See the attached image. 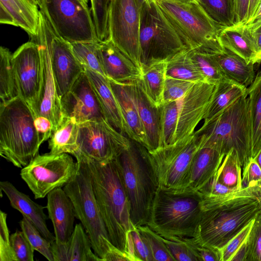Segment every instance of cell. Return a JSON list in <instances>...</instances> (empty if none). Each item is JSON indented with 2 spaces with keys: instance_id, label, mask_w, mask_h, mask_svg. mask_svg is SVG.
Returning a JSON list of instances; mask_svg holds the SVG:
<instances>
[{
  "instance_id": "obj_63",
  "label": "cell",
  "mask_w": 261,
  "mask_h": 261,
  "mask_svg": "<svg viewBox=\"0 0 261 261\" xmlns=\"http://www.w3.org/2000/svg\"><path fill=\"white\" fill-rule=\"evenodd\" d=\"M84 4L88 6V3L89 0H81Z\"/></svg>"
},
{
  "instance_id": "obj_53",
  "label": "cell",
  "mask_w": 261,
  "mask_h": 261,
  "mask_svg": "<svg viewBox=\"0 0 261 261\" xmlns=\"http://www.w3.org/2000/svg\"><path fill=\"white\" fill-rule=\"evenodd\" d=\"M195 252L200 261H221V250L204 247L195 243L192 238H184Z\"/></svg>"
},
{
  "instance_id": "obj_44",
  "label": "cell",
  "mask_w": 261,
  "mask_h": 261,
  "mask_svg": "<svg viewBox=\"0 0 261 261\" xmlns=\"http://www.w3.org/2000/svg\"><path fill=\"white\" fill-rule=\"evenodd\" d=\"M136 227L147 240L154 261L175 260L163 242L161 236L152 230L147 225L138 226Z\"/></svg>"
},
{
  "instance_id": "obj_2",
  "label": "cell",
  "mask_w": 261,
  "mask_h": 261,
  "mask_svg": "<svg viewBox=\"0 0 261 261\" xmlns=\"http://www.w3.org/2000/svg\"><path fill=\"white\" fill-rule=\"evenodd\" d=\"M87 163L95 199L112 243L125 252L130 261H138L131 231L128 198L121 174L114 160L101 163L80 156Z\"/></svg>"
},
{
  "instance_id": "obj_11",
  "label": "cell",
  "mask_w": 261,
  "mask_h": 261,
  "mask_svg": "<svg viewBox=\"0 0 261 261\" xmlns=\"http://www.w3.org/2000/svg\"><path fill=\"white\" fill-rule=\"evenodd\" d=\"M40 11L67 41L99 42L88 6L81 0H42Z\"/></svg>"
},
{
  "instance_id": "obj_19",
  "label": "cell",
  "mask_w": 261,
  "mask_h": 261,
  "mask_svg": "<svg viewBox=\"0 0 261 261\" xmlns=\"http://www.w3.org/2000/svg\"><path fill=\"white\" fill-rule=\"evenodd\" d=\"M216 85L205 82L196 83L178 100V115L175 141L192 135L203 119L212 101Z\"/></svg>"
},
{
  "instance_id": "obj_59",
  "label": "cell",
  "mask_w": 261,
  "mask_h": 261,
  "mask_svg": "<svg viewBox=\"0 0 261 261\" xmlns=\"http://www.w3.org/2000/svg\"><path fill=\"white\" fill-rule=\"evenodd\" d=\"M261 20V1L254 14L245 24L251 23Z\"/></svg>"
},
{
  "instance_id": "obj_5",
  "label": "cell",
  "mask_w": 261,
  "mask_h": 261,
  "mask_svg": "<svg viewBox=\"0 0 261 261\" xmlns=\"http://www.w3.org/2000/svg\"><path fill=\"white\" fill-rule=\"evenodd\" d=\"M115 160L128 198L132 223L135 227L147 225L159 189L148 150L132 140L129 147Z\"/></svg>"
},
{
  "instance_id": "obj_47",
  "label": "cell",
  "mask_w": 261,
  "mask_h": 261,
  "mask_svg": "<svg viewBox=\"0 0 261 261\" xmlns=\"http://www.w3.org/2000/svg\"><path fill=\"white\" fill-rule=\"evenodd\" d=\"M161 237L175 260L200 261L195 252L183 238L169 240Z\"/></svg>"
},
{
  "instance_id": "obj_40",
  "label": "cell",
  "mask_w": 261,
  "mask_h": 261,
  "mask_svg": "<svg viewBox=\"0 0 261 261\" xmlns=\"http://www.w3.org/2000/svg\"><path fill=\"white\" fill-rule=\"evenodd\" d=\"M198 4L220 25L226 27L234 24V0H199Z\"/></svg>"
},
{
  "instance_id": "obj_46",
  "label": "cell",
  "mask_w": 261,
  "mask_h": 261,
  "mask_svg": "<svg viewBox=\"0 0 261 261\" xmlns=\"http://www.w3.org/2000/svg\"><path fill=\"white\" fill-rule=\"evenodd\" d=\"M10 241L16 261L34 260L35 250L22 230H17L11 234Z\"/></svg>"
},
{
  "instance_id": "obj_13",
  "label": "cell",
  "mask_w": 261,
  "mask_h": 261,
  "mask_svg": "<svg viewBox=\"0 0 261 261\" xmlns=\"http://www.w3.org/2000/svg\"><path fill=\"white\" fill-rule=\"evenodd\" d=\"M78 150L75 158L82 156L99 163L114 160L128 148L132 140L106 119L79 123Z\"/></svg>"
},
{
  "instance_id": "obj_48",
  "label": "cell",
  "mask_w": 261,
  "mask_h": 261,
  "mask_svg": "<svg viewBox=\"0 0 261 261\" xmlns=\"http://www.w3.org/2000/svg\"><path fill=\"white\" fill-rule=\"evenodd\" d=\"M247 261H261V213L255 219L247 239Z\"/></svg>"
},
{
  "instance_id": "obj_45",
  "label": "cell",
  "mask_w": 261,
  "mask_h": 261,
  "mask_svg": "<svg viewBox=\"0 0 261 261\" xmlns=\"http://www.w3.org/2000/svg\"><path fill=\"white\" fill-rule=\"evenodd\" d=\"M195 83L191 81L166 77L163 93V103L179 100Z\"/></svg>"
},
{
  "instance_id": "obj_50",
  "label": "cell",
  "mask_w": 261,
  "mask_h": 261,
  "mask_svg": "<svg viewBox=\"0 0 261 261\" xmlns=\"http://www.w3.org/2000/svg\"><path fill=\"white\" fill-rule=\"evenodd\" d=\"M254 220L237 233L220 250L221 261H230L237 251L247 240Z\"/></svg>"
},
{
  "instance_id": "obj_16",
  "label": "cell",
  "mask_w": 261,
  "mask_h": 261,
  "mask_svg": "<svg viewBox=\"0 0 261 261\" xmlns=\"http://www.w3.org/2000/svg\"><path fill=\"white\" fill-rule=\"evenodd\" d=\"M12 64L19 96L32 112L37 101L42 76V59L39 44L27 42L12 54Z\"/></svg>"
},
{
  "instance_id": "obj_14",
  "label": "cell",
  "mask_w": 261,
  "mask_h": 261,
  "mask_svg": "<svg viewBox=\"0 0 261 261\" xmlns=\"http://www.w3.org/2000/svg\"><path fill=\"white\" fill-rule=\"evenodd\" d=\"M144 1L113 0L109 13V40L140 68V17Z\"/></svg>"
},
{
  "instance_id": "obj_15",
  "label": "cell",
  "mask_w": 261,
  "mask_h": 261,
  "mask_svg": "<svg viewBox=\"0 0 261 261\" xmlns=\"http://www.w3.org/2000/svg\"><path fill=\"white\" fill-rule=\"evenodd\" d=\"M39 29L48 43L58 94L61 99L85 71L84 67L76 58L71 43L56 33L41 11Z\"/></svg>"
},
{
  "instance_id": "obj_22",
  "label": "cell",
  "mask_w": 261,
  "mask_h": 261,
  "mask_svg": "<svg viewBox=\"0 0 261 261\" xmlns=\"http://www.w3.org/2000/svg\"><path fill=\"white\" fill-rule=\"evenodd\" d=\"M109 81L121 111L124 134L129 139L147 149L146 137L131 92L130 82Z\"/></svg>"
},
{
  "instance_id": "obj_20",
  "label": "cell",
  "mask_w": 261,
  "mask_h": 261,
  "mask_svg": "<svg viewBox=\"0 0 261 261\" xmlns=\"http://www.w3.org/2000/svg\"><path fill=\"white\" fill-rule=\"evenodd\" d=\"M48 217L52 222L55 242L67 243L73 233L75 214L72 201L62 188H57L47 195Z\"/></svg>"
},
{
  "instance_id": "obj_21",
  "label": "cell",
  "mask_w": 261,
  "mask_h": 261,
  "mask_svg": "<svg viewBox=\"0 0 261 261\" xmlns=\"http://www.w3.org/2000/svg\"><path fill=\"white\" fill-rule=\"evenodd\" d=\"M98 51L103 71L109 80L126 83L141 79V68L110 40L98 42Z\"/></svg>"
},
{
  "instance_id": "obj_7",
  "label": "cell",
  "mask_w": 261,
  "mask_h": 261,
  "mask_svg": "<svg viewBox=\"0 0 261 261\" xmlns=\"http://www.w3.org/2000/svg\"><path fill=\"white\" fill-rule=\"evenodd\" d=\"M164 14L189 50L210 53L223 50L219 41L223 27L215 22L197 3L155 0Z\"/></svg>"
},
{
  "instance_id": "obj_18",
  "label": "cell",
  "mask_w": 261,
  "mask_h": 261,
  "mask_svg": "<svg viewBox=\"0 0 261 261\" xmlns=\"http://www.w3.org/2000/svg\"><path fill=\"white\" fill-rule=\"evenodd\" d=\"M63 116L74 118L78 123L106 119L96 93L83 72L61 98Z\"/></svg>"
},
{
  "instance_id": "obj_6",
  "label": "cell",
  "mask_w": 261,
  "mask_h": 261,
  "mask_svg": "<svg viewBox=\"0 0 261 261\" xmlns=\"http://www.w3.org/2000/svg\"><path fill=\"white\" fill-rule=\"evenodd\" d=\"M202 214L197 192L172 193L159 188L147 225L167 239L193 238Z\"/></svg>"
},
{
  "instance_id": "obj_34",
  "label": "cell",
  "mask_w": 261,
  "mask_h": 261,
  "mask_svg": "<svg viewBox=\"0 0 261 261\" xmlns=\"http://www.w3.org/2000/svg\"><path fill=\"white\" fill-rule=\"evenodd\" d=\"M166 62V77L197 83L205 82L186 49L176 54Z\"/></svg>"
},
{
  "instance_id": "obj_39",
  "label": "cell",
  "mask_w": 261,
  "mask_h": 261,
  "mask_svg": "<svg viewBox=\"0 0 261 261\" xmlns=\"http://www.w3.org/2000/svg\"><path fill=\"white\" fill-rule=\"evenodd\" d=\"M189 50L191 59L205 82L217 85L228 80L222 73L212 53L198 49Z\"/></svg>"
},
{
  "instance_id": "obj_33",
  "label": "cell",
  "mask_w": 261,
  "mask_h": 261,
  "mask_svg": "<svg viewBox=\"0 0 261 261\" xmlns=\"http://www.w3.org/2000/svg\"><path fill=\"white\" fill-rule=\"evenodd\" d=\"M250 113L251 156L254 158L261 149V70L247 88Z\"/></svg>"
},
{
  "instance_id": "obj_62",
  "label": "cell",
  "mask_w": 261,
  "mask_h": 261,
  "mask_svg": "<svg viewBox=\"0 0 261 261\" xmlns=\"http://www.w3.org/2000/svg\"><path fill=\"white\" fill-rule=\"evenodd\" d=\"M182 1H184L187 2H194V3H198V2L199 0H182Z\"/></svg>"
},
{
  "instance_id": "obj_27",
  "label": "cell",
  "mask_w": 261,
  "mask_h": 261,
  "mask_svg": "<svg viewBox=\"0 0 261 261\" xmlns=\"http://www.w3.org/2000/svg\"><path fill=\"white\" fill-rule=\"evenodd\" d=\"M84 69L96 93L106 120L118 131L125 134L121 111L109 79L90 69Z\"/></svg>"
},
{
  "instance_id": "obj_25",
  "label": "cell",
  "mask_w": 261,
  "mask_h": 261,
  "mask_svg": "<svg viewBox=\"0 0 261 261\" xmlns=\"http://www.w3.org/2000/svg\"><path fill=\"white\" fill-rule=\"evenodd\" d=\"M130 86L146 135L147 150H153L160 145L159 107L155 106L147 96L140 79L130 82Z\"/></svg>"
},
{
  "instance_id": "obj_29",
  "label": "cell",
  "mask_w": 261,
  "mask_h": 261,
  "mask_svg": "<svg viewBox=\"0 0 261 261\" xmlns=\"http://www.w3.org/2000/svg\"><path fill=\"white\" fill-rule=\"evenodd\" d=\"M221 46L243 58L248 63H260L255 48L243 30V24L223 27L219 34Z\"/></svg>"
},
{
  "instance_id": "obj_12",
  "label": "cell",
  "mask_w": 261,
  "mask_h": 261,
  "mask_svg": "<svg viewBox=\"0 0 261 261\" xmlns=\"http://www.w3.org/2000/svg\"><path fill=\"white\" fill-rule=\"evenodd\" d=\"M77 169V162L68 153L48 152L37 154L21 168L20 175L37 199L65 186L73 178Z\"/></svg>"
},
{
  "instance_id": "obj_35",
  "label": "cell",
  "mask_w": 261,
  "mask_h": 261,
  "mask_svg": "<svg viewBox=\"0 0 261 261\" xmlns=\"http://www.w3.org/2000/svg\"><path fill=\"white\" fill-rule=\"evenodd\" d=\"M19 96L12 64V54L4 46L0 48V97L5 102Z\"/></svg>"
},
{
  "instance_id": "obj_17",
  "label": "cell",
  "mask_w": 261,
  "mask_h": 261,
  "mask_svg": "<svg viewBox=\"0 0 261 261\" xmlns=\"http://www.w3.org/2000/svg\"><path fill=\"white\" fill-rule=\"evenodd\" d=\"M33 39L40 47L42 76L39 93L33 113L34 117L43 116L48 118L52 123L54 132L63 118L61 99L58 94L47 42L39 29L37 36Z\"/></svg>"
},
{
  "instance_id": "obj_24",
  "label": "cell",
  "mask_w": 261,
  "mask_h": 261,
  "mask_svg": "<svg viewBox=\"0 0 261 261\" xmlns=\"http://www.w3.org/2000/svg\"><path fill=\"white\" fill-rule=\"evenodd\" d=\"M0 188L13 208L28 219L51 244L55 241V236L47 226L46 220L49 218L44 212L45 207L32 200L29 196L19 191L9 181H1Z\"/></svg>"
},
{
  "instance_id": "obj_57",
  "label": "cell",
  "mask_w": 261,
  "mask_h": 261,
  "mask_svg": "<svg viewBox=\"0 0 261 261\" xmlns=\"http://www.w3.org/2000/svg\"><path fill=\"white\" fill-rule=\"evenodd\" d=\"M248 256L247 240L235 253L230 261H247Z\"/></svg>"
},
{
  "instance_id": "obj_31",
  "label": "cell",
  "mask_w": 261,
  "mask_h": 261,
  "mask_svg": "<svg viewBox=\"0 0 261 261\" xmlns=\"http://www.w3.org/2000/svg\"><path fill=\"white\" fill-rule=\"evenodd\" d=\"M141 81L150 100L156 106L163 103V93L166 78V62L161 61L141 66Z\"/></svg>"
},
{
  "instance_id": "obj_41",
  "label": "cell",
  "mask_w": 261,
  "mask_h": 261,
  "mask_svg": "<svg viewBox=\"0 0 261 261\" xmlns=\"http://www.w3.org/2000/svg\"><path fill=\"white\" fill-rule=\"evenodd\" d=\"M98 43L80 42L71 44L76 58L84 68L90 69L106 77L99 57Z\"/></svg>"
},
{
  "instance_id": "obj_23",
  "label": "cell",
  "mask_w": 261,
  "mask_h": 261,
  "mask_svg": "<svg viewBox=\"0 0 261 261\" xmlns=\"http://www.w3.org/2000/svg\"><path fill=\"white\" fill-rule=\"evenodd\" d=\"M38 8L31 0H0V22L20 27L34 38L40 23Z\"/></svg>"
},
{
  "instance_id": "obj_43",
  "label": "cell",
  "mask_w": 261,
  "mask_h": 261,
  "mask_svg": "<svg viewBox=\"0 0 261 261\" xmlns=\"http://www.w3.org/2000/svg\"><path fill=\"white\" fill-rule=\"evenodd\" d=\"M19 224L21 230L29 239L34 249L49 261H54L51 243L25 217H23Z\"/></svg>"
},
{
  "instance_id": "obj_42",
  "label": "cell",
  "mask_w": 261,
  "mask_h": 261,
  "mask_svg": "<svg viewBox=\"0 0 261 261\" xmlns=\"http://www.w3.org/2000/svg\"><path fill=\"white\" fill-rule=\"evenodd\" d=\"M91 12L99 42L109 38V13L113 0H90Z\"/></svg>"
},
{
  "instance_id": "obj_38",
  "label": "cell",
  "mask_w": 261,
  "mask_h": 261,
  "mask_svg": "<svg viewBox=\"0 0 261 261\" xmlns=\"http://www.w3.org/2000/svg\"><path fill=\"white\" fill-rule=\"evenodd\" d=\"M160 145L174 143L178 115V100L164 103L159 107Z\"/></svg>"
},
{
  "instance_id": "obj_49",
  "label": "cell",
  "mask_w": 261,
  "mask_h": 261,
  "mask_svg": "<svg viewBox=\"0 0 261 261\" xmlns=\"http://www.w3.org/2000/svg\"><path fill=\"white\" fill-rule=\"evenodd\" d=\"M7 214L0 211V261H16L10 241Z\"/></svg>"
},
{
  "instance_id": "obj_56",
  "label": "cell",
  "mask_w": 261,
  "mask_h": 261,
  "mask_svg": "<svg viewBox=\"0 0 261 261\" xmlns=\"http://www.w3.org/2000/svg\"><path fill=\"white\" fill-rule=\"evenodd\" d=\"M250 0H234L235 24H245L247 21Z\"/></svg>"
},
{
  "instance_id": "obj_52",
  "label": "cell",
  "mask_w": 261,
  "mask_h": 261,
  "mask_svg": "<svg viewBox=\"0 0 261 261\" xmlns=\"http://www.w3.org/2000/svg\"><path fill=\"white\" fill-rule=\"evenodd\" d=\"M261 182V168L251 158L247 165L242 169V187L245 188Z\"/></svg>"
},
{
  "instance_id": "obj_28",
  "label": "cell",
  "mask_w": 261,
  "mask_h": 261,
  "mask_svg": "<svg viewBox=\"0 0 261 261\" xmlns=\"http://www.w3.org/2000/svg\"><path fill=\"white\" fill-rule=\"evenodd\" d=\"M212 55L226 79L246 88L252 84L255 77L254 64L247 62L239 55L225 48L221 52Z\"/></svg>"
},
{
  "instance_id": "obj_64",
  "label": "cell",
  "mask_w": 261,
  "mask_h": 261,
  "mask_svg": "<svg viewBox=\"0 0 261 261\" xmlns=\"http://www.w3.org/2000/svg\"><path fill=\"white\" fill-rule=\"evenodd\" d=\"M144 1H145V2H150V1H153L155 0H144Z\"/></svg>"
},
{
  "instance_id": "obj_8",
  "label": "cell",
  "mask_w": 261,
  "mask_h": 261,
  "mask_svg": "<svg viewBox=\"0 0 261 261\" xmlns=\"http://www.w3.org/2000/svg\"><path fill=\"white\" fill-rule=\"evenodd\" d=\"M76 172L63 189L73 203L75 217L88 234L94 252L102 261L114 246L102 218L93 192L88 165L76 159Z\"/></svg>"
},
{
  "instance_id": "obj_30",
  "label": "cell",
  "mask_w": 261,
  "mask_h": 261,
  "mask_svg": "<svg viewBox=\"0 0 261 261\" xmlns=\"http://www.w3.org/2000/svg\"><path fill=\"white\" fill-rule=\"evenodd\" d=\"M79 129V123L74 118L64 117L49 138V152L52 154L66 153L74 156L78 150Z\"/></svg>"
},
{
  "instance_id": "obj_3",
  "label": "cell",
  "mask_w": 261,
  "mask_h": 261,
  "mask_svg": "<svg viewBox=\"0 0 261 261\" xmlns=\"http://www.w3.org/2000/svg\"><path fill=\"white\" fill-rule=\"evenodd\" d=\"M193 134L200 148H212L225 155L234 150L243 169L252 158L251 123L247 94L214 117L204 121L202 126Z\"/></svg>"
},
{
  "instance_id": "obj_10",
  "label": "cell",
  "mask_w": 261,
  "mask_h": 261,
  "mask_svg": "<svg viewBox=\"0 0 261 261\" xmlns=\"http://www.w3.org/2000/svg\"><path fill=\"white\" fill-rule=\"evenodd\" d=\"M199 148V142L193 134L173 144L148 151L159 188L172 193L183 192Z\"/></svg>"
},
{
  "instance_id": "obj_61",
  "label": "cell",
  "mask_w": 261,
  "mask_h": 261,
  "mask_svg": "<svg viewBox=\"0 0 261 261\" xmlns=\"http://www.w3.org/2000/svg\"><path fill=\"white\" fill-rule=\"evenodd\" d=\"M36 5H37L38 7L40 9L42 6V0H31Z\"/></svg>"
},
{
  "instance_id": "obj_26",
  "label": "cell",
  "mask_w": 261,
  "mask_h": 261,
  "mask_svg": "<svg viewBox=\"0 0 261 261\" xmlns=\"http://www.w3.org/2000/svg\"><path fill=\"white\" fill-rule=\"evenodd\" d=\"M224 156L212 148H199L194 156L183 192H197L217 173Z\"/></svg>"
},
{
  "instance_id": "obj_55",
  "label": "cell",
  "mask_w": 261,
  "mask_h": 261,
  "mask_svg": "<svg viewBox=\"0 0 261 261\" xmlns=\"http://www.w3.org/2000/svg\"><path fill=\"white\" fill-rule=\"evenodd\" d=\"M35 128L40 136L42 143L48 140L53 133V126L50 120L43 116L34 117Z\"/></svg>"
},
{
  "instance_id": "obj_58",
  "label": "cell",
  "mask_w": 261,
  "mask_h": 261,
  "mask_svg": "<svg viewBox=\"0 0 261 261\" xmlns=\"http://www.w3.org/2000/svg\"><path fill=\"white\" fill-rule=\"evenodd\" d=\"M260 1L261 0H250L246 22L252 17Z\"/></svg>"
},
{
  "instance_id": "obj_4",
  "label": "cell",
  "mask_w": 261,
  "mask_h": 261,
  "mask_svg": "<svg viewBox=\"0 0 261 261\" xmlns=\"http://www.w3.org/2000/svg\"><path fill=\"white\" fill-rule=\"evenodd\" d=\"M42 144L34 124V116L20 96L0 102V155L22 168L39 154Z\"/></svg>"
},
{
  "instance_id": "obj_32",
  "label": "cell",
  "mask_w": 261,
  "mask_h": 261,
  "mask_svg": "<svg viewBox=\"0 0 261 261\" xmlns=\"http://www.w3.org/2000/svg\"><path fill=\"white\" fill-rule=\"evenodd\" d=\"M247 94V88L233 81L226 80L216 85L213 96L203 120H207Z\"/></svg>"
},
{
  "instance_id": "obj_37",
  "label": "cell",
  "mask_w": 261,
  "mask_h": 261,
  "mask_svg": "<svg viewBox=\"0 0 261 261\" xmlns=\"http://www.w3.org/2000/svg\"><path fill=\"white\" fill-rule=\"evenodd\" d=\"M242 169L236 151L231 150L224 156L217 172V179L225 186L240 191L243 189Z\"/></svg>"
},
{
  "instance_id": "obj_54",
  "label": "cell",
  "mask_w": 261,
  "mask_h": 261,
  "mask_svg": "<svg viewBox=\"0 0 261 261\" xmlns=\"http://www.w3.org/2000/svg\"><path fill=\"white\" fill-rule=\"evenodd\" d=\"M243 30L252 43L261 61V20L255 22L243 24Z\"/></svg>"
},
{
  "instance_id": "obj_1",
  "label": "cell",
  "mask_w": 261,
  "mask_h": 261,
  "mask_svg": "<svg viewBox=\"0 0 261 261\" xmlns=\"http://www.w3.org/2000/svg\"><path fill=\"white\" fill-rule=\"evenodd\" d=\"M193 240L221 250L261 213V182L224 196L205 199Z\"/></svg>"
},
{
  "instance_id": "obj_51",
  "label": "cell",
  "mask_w": 261,
  "mask_h": 261,
  "mask_svg": "<svg viewBox=\"0 0 261 261\" xmlns=\"http://www.w3.org/2000/svg\"><path fill=\"white\" fill-rule=\"evenodd\" d=\"M136 256L139 260L154 261L149 246L136 227L131 231Z\"/></svg>"
},
{
  "instance_id": "obj_36",
  "label": "cell",
  "mask_w": 261,
  "mask_h": 261,
  "mask_svg": "<svg viewBox=\"0 0 261 261\" xmlns=\"http://www.w3.org/2000/svg\"><path fill=\"white\" fill-rule=\"evenodd\" d=\"M92 249L89 237L82 224H75L68 241V261H102Z\"/></svg>"
},
{
  "instance_id": "obj_9",
  "label": "cell",
  "mask_w": 261,
  "mask_h": 261,
  "mask_svg": "<svg viewBox=\"0 0 261 261\" xmlns=\"http://www.w3.org/2000/svg\"><path fill=\"white\" fill-rule=\"evenodd\" d=\"M139 41L142 65L166 61L188 49L155 0L143 4Z\"/></svg>"
},
{
  "instance_id": "obj_60",
  "label": "cell",
  "mask_w": 261,
  "mask_h": 261,
  "mask_svg": "<svg viewBox=\"0 0 261 261\" xmlns=\"http://www.w3.org/2000/svg\"><path fill=\"white\" fill-rule=\"evenodd\" d=\"M254 159L261 168V149Z\"/></svg>"
}]
</instances>
